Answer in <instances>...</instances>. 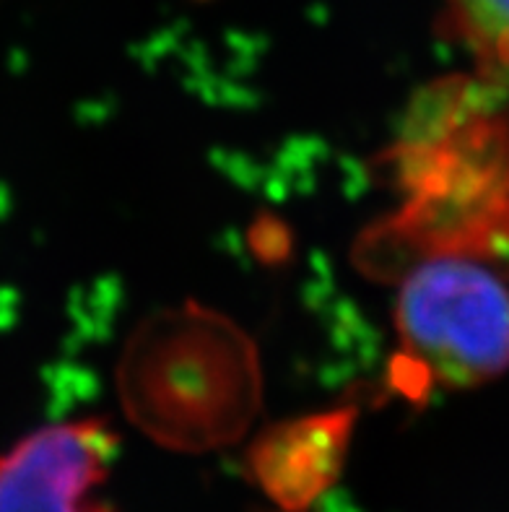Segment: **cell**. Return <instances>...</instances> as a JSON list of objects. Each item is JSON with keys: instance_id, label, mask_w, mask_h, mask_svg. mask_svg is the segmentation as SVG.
Instances as JSON below:
<instances>
[{"instance_id": "6da1fadb", "label": "cell", "mask_w": 509, "mask_h": 512, "mask_svg": "<svg viewBox=\"0 0 509 512\" xmlns=\"http://www.w3.org/2000/svg\"><path fill=\"white\" fill-rule=\"evenodd\" d=\"M509 76L439 78L408 104L380 169L400 206L364 229L359 271L400 281L432 258L509 271Z\"/></svg>"}, {"instance_id": "7a4b0ae2", "label": "cell", "mask_w": 509, "mask_h": 512, "mask_svg": "<svg viewBox=\"0 0 509 512\" xmlns=\"http://www.w3.org/2000/svg\"><path fill=\"white\" fill-rule=\"evenodd\" d=\"M128 419L162 448L208 453L245 437L263 406L255 341L234 320L187 302L143 320L117 367Z\"/></svg>"}, {"instance_id": "3957f363", "label": "cell", "mask_w": 509, "mask_h": 512, "mask_svg": "<svg viewBox=\"0 0 509 512\" xmlns=\"http://www.w3.org/2000/svg\"><path fill=\"white\" fill-rule=\"evenodd\" d=\"M390 383L411 401L434 385L471 388L509 370V289L481 260L432 258L403 276Z\"/></svg>"}, {"instance_id": "277c9868", "label": "cell", "mask_w": 509, "mask_h": 512, "mask_svg": "<svg viewBox=\"0 0 509 512\" xmlns=\"http://www.w3.org/2000/svg\"><path fill=\"white\" fill-rule=\"evenodd\" d=\"M117 437L104 419L45 427L0 455V512H115L97 487Z\"/></svg>"}, {"instance_id": "5b68a950", "label": "cell", "mask_w": 509, "mask_h": 512, "mask_svg": "<svg viewBox=\"0 0 509 512\" xmlns=\"http://www.w3.org/2000/svg\"><path fill=\"white\" fill-rule=\"evenodd\" d=\"M356 416L346 406L273 424L247 450V474L281 512H307L336 487Z\"/></svg>"}, {"instance_id": "8992f818", "label": "cell", "mask_w": 509, "mask_h": 512, "mask_svg": "<svg viewBox=\"0 0 509 512\" xmlns=\"http://www.w3.org/2000/svg\"><path fill=\"white\" fill-rule=\"evenodd\" d=\"M442 29L458 39L478 71L509 76V0H439Z\"/></svg>"}, {"instance_id": "52a82bcc", "label": "cell", "mask_w": 509, "mask_h": 512, "mask_svg": "<svg viewBox=\"0 0 509 512\" xmlns=\"http://www.w3.org/2000/svg\"><path fill=\"white\" fill-rule=\"evenodd\" d=\"M255 253L265 260H278L289 253V232L276 221H263L255 227Z\"/></svg>"}]
</instances>
